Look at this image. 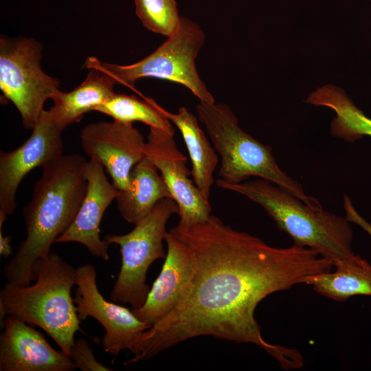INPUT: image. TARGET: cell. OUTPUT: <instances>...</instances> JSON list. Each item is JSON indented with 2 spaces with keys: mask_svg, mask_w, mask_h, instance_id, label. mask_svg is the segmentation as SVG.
<instances>
[{
  "mask_svg": "<svg viewBox=\"0 0 371 371\" xmlns=\"http://www.w3.org/2000/svg\"><path fill=\"white\" fill-rule=\"evenodd\" d=\"M145 155L159 171L172 199L179 208V223H202L211 215L212 207L194 183L187 159L176 144L174 135L161 128L150 127Z\"/></svg>",
  "mask_w": 371,
  "mask_h": 371,
  "instance_id": "30bf717a",
  "label": "cell"
},
{
  "mask_svg": "<svg viewBox=\"0 0 371 371\" xmlns=\"http://www.w3.org/2000/svg\"><path fill=\"white\" fill-rule=\"evenodd\" d=\"M164 240L168 251L161 270L144 305L131 309L138 319L150 327L176 306L194 271V255L187 244L170 231Z\"/></svg>",
  "mask_w": 371,
  "mask_h": 371,
  "instance_id": "5bb4252c",
  "label": "cell"
},
{
  "mask_svg": "<svg viewBox=\"0 0 371 371\" xmlns=\"http://www.w3.org/2000/svg\"><path fill=\"white\" fill-rule=\"evenodd\" d=\"M306 102L333 109L336 116L330 125L333 137L354 142L364 135L371 136V119L347 96L345 91L327 85L311 92Z\"/></svg>",
  "mask_w": 371,
  "mask_h": 371,
  "instance_id": "d6986e66",
  "label": "cell"
},
{
  "mask_svg": "<svg viewBox=\"0 0 371 371\" xmlns=\"http://www.w3.org/2000/svg\"><path fill=\"white\" fill-rule=\"evenodd\" d=\"M10 240L11 237L4 236L2 234V228H0V254L4 258H8L12 254Z\"/></svg>",
  "mask_w": 371,
  "mask_h": 371,
  "instance_id": "cb8c5ba5",
  "label": "cell"
},
{
  "mask_svg": "<svg viewBox=\"0 0 371 371\" xmlns=\"http://www.w3.org/2000/svg\"><path fill=\"white\" fill-rule=\"evenodd\" d=\"M0 371H73L71 357L52 348L33 326L7 315L1 321Z\"/></svg>",
  "mask_w": 371,
  "mask_h": 371,
  "instance_id": "4fadbf2b",
  "label": "cell"
},
{
  "mask_svg": "<svg viewBox=\"0 0 371 371\" xmlns=\"http://www.w3.org/2000/svg\"><path fill=\"white\" fill-rule=\"evenodd\" d=\"M86 68L89 69L87 76L79 86L68 93L57 89L50 98L54 106L48 111L63 130L80 122L85 113L95 111L115 93L117 82L112 76L95 66Z\"/></svg>",
  "mask_w": 371,
  "mask_h": 371,
  "instance_id": "2e32d148",
  "label": "cell"
},
{
  "mask_svg": "<svg viewBox=\"0 0 371 371\" xmlns=\"http://www.w3.org/2000/svg\"><path fill=\"white\" fill-rule=\"evenodd\" d=\"M135 14L144 27L166 36L178 28L181 16L175 0H134Z\"/></svg>",
  "mask_w": 371,
  "mask_h": 371,
  "instance_id": "7402d4cb",
  "label": "cell"
},
{
  "mask_svg": "<svg viewBox=\"0 0 371 371\" xmlns=\"http://www.w3.org/2000/svg\"><path fill=\"white\" fill-rule=\"evenodd\" d=\"M96 277L95 269L91 264L77 268L74 302L81 322L91 317L103 326L102 348L116 357L122 350L129 349L137 334L150 326L138 319L131 309L106 300L98 290Z\"/></svg>",
  "mask_w": 371,
  "mask_h": 371,
  "instance_id": "8fae6325",
  "label": "cell"
},
{
  "mask_svg": "<svg viewBox=\"0 0 371 371\" xmlns=\"http://www.w3.org/2000/svg\"><path fill=\"white\" fill-rule=\"evenodd\" d=\"M158 171L146 157L133 168L128 188L120 191L115 199L120 214L127 222L137 224L160 200L172 198Z\"/></svg>",
  "mask_w": 371,
  "mask_h": 371,
  "instance_id": "ac0fdd59",
  "label": "cell"
},
{
  "mask_svg": "<svg viewBox=\"0 0 371 371\" xmlns=\"http://www.w3.org/2000/svg\"><path fill=\"white\" fill-rule=\"evenodd\" d=\"M43 47L33 38H0V89L18 109L25 129H33L59 81L41 66Z\"/></svg>",
  "mask_w": 371,
  "mask_h": 371,
  "instance_id": "ba28073f",
  "label": "cell"
},
{
  "mask_svg": "<svg viewBox=\"0 0 371 371\" xmlns=\"http://www.w3.org/2000/svg\"><path fill=\"white\" fill-rule=\"evenodd\" d=\"M334 272L306 277L304 284L319 294L344 302L355 295L371 296V265L359 256L354 260L335 267Z\"/></svg>",
  "mask_w": 371,
  "mask_h": 371,
  "instance_id": "ffe728a7",
  "label": "cell"
},
{
  "mask_svg": "<svg viewBox=\"0 0 371 371\" xmlns=\"http://www.w3.org/2000/svg\"><path fill=\"white\" fill-rule=\"evenodd\" d=\"M80 139L84 153L104 166L113 185L126 190L133 168L146 157L144 136L133 122L90 123L81 130Z\"/></svg>",
  "mask_w": 371,
  "mask_h": 371,
  "instance_id": "7c38bea8",
  "label": "cell"
},
{
  "mask_svg": "<svg viewBox=\"0 0 371 371\" xmlns=\"http://www.w3.org/2000/svg\"><path fill=\"white\" fill-rule=\"evenodd\" d=\"M178 213L176 202L165 198L130 232L104 236L105 241L120 246L122 256L120 270L110 294L113 302L130 304L131 309L144 305L150 289L146 284L147 271L154 261L166 258L163 240L168 232L166 223Z\"/></svg>",
  "mask_w": 371,
  "mask_h": 371,
  "instance_id": "52a82bcc",
  "label": "cell"
},
{
  "mask_svg": "<svg viewBox=\"0 0 371 371\" xmlns=\"http://www.w3.org/2000/svg\"><path fill=\"white\" fill-rule=\"evenodd\" d=\"M157 103L150 98L139 100L135 95L114 93L96 109V111L112 117L114 120L143 122L150 127L161 128L171 134L175 129L171 122L159 111Z\"/></svg>",
  "mask_w": 371,
  "mask_h": 371,
  "instance_id": "44dd1931",
  "label": "cell"
},
{
  "mask_svg": "<svg viewBox=\"0 0 371 371\" xmlns=\"http://www.w3.org/2000/svg\"><path fill=\"white\" fill-rule=\"evenodd\" d=\"M196 112L221 157L219 179L238 183L251 176L258 177L278 185L311 207L323 208L317 199L306 195L302 185L280 168L269 146L239 126L237 117L227 104L200 102Z\"/></svg>",
  "mask_w": 371,
  "mask_h": 371,
  "instance_id": "5b68a950",
  "label": "cell"
},
{
  "mask_svg": "<svg viewBox=\"0 0 371 371\" xmlns=\"http://www.w3.org/2000/svg\"><path fill=\"white\" fill-rule=\"evenodd\" d=\"M170 231L192 250L193 276L176 306L136 335L128 349L133 357L124 364L151 359L189 339L207 335L254 344L285 370L302 368L299 350L263 338L255 310L269 295L330 271L332 263L308 247L271 246L212 214L204 222L178 223Z\"/></svg>",
  "mask_w": 371,
  "mask_h": 371,
  "instance_id": "6da1fadb",
  "label": "cell"
},
{
  "mask_svg": "<svg viewBox=\"0 0 371 371\" xmlns=\"http://www.w3.org/2000/svg\"><path fill=\"white\" fill-rule=\"evenodd\" d=\"M63 128L44 110L30 137L19 148L0 153V227L16 207V193L24 177L63 155Z\"/></svg>",
  "mask_w": 371,
  "mask_h": 371,
  "instance_id": "9c48e42d",
  "label": "cell"
},
{
  "mask_svg": "<svg viewBox=\"0 0 371 371\" xmlns=\"http://www.w3.org/2000/svg\"><path fill=\"white\" fill-rule=\"evenodd\" d=\"M87 161L78 154L62 155L43 167L32 199L23 210L27 236L3 267L7 282L27 286L36 278L40 260L73 223L87 188Z\"/></svg>",
  "mask_w": 371,
  "mask_h": 371,
  "instance_id": "7a4b0ae2",
  "label": "cell"
},
{
  "mask_svg": "<svg viewBox=\"0 0 371 371\" xmlns=\"http://www.w3.org/2000/svg\"><path fill=\"white\" fill-rule=\"evenodd\" d=\"M205 34L194 21L181 16L178 28L155 51L128 65L102 63L87 58L84 67L95 66L112 76L117 84L134 89L135 82L144 77L169 80L186 87L200 102L214 104V98L200 78L195 60L205 41Z\"/></svg>",
  "mask_w": 371,
  "mask_h": 371,
  "instance_id": "8992f818",
  "label": "cell"
},
{
  "mask_svg": "<svg viewBox=\"0 0 371 371\" xmlns=\"http://www.w3.org/2000/svg\"><path fill=\"white\" fill-rule=\"evenodd\" d=\"M159 111L179 130L186 145L192 164L194 183L207 201L214 183V172L218 164V153L200 127L197 118L185 106L171 113L157 104Z\"/></svg>",
  "mask_w": 371,
  "mask_h": 371,
  "instance_id": "e0dca14e",
  "label": "cell"
},
{
  "mask_svg": "<svg viewBox=\"0 0 371 371\" xmlns=\"http://www.w3.org/2000/svg\"><path fill=\"white\" fill-rule=\"evenodd\" d=\"M216 183L259 204L295 245L316 251L333 266L357 258L352 249V228L346 217L311 207L278 185L261 178L238 183L218 179Z\"/></svg>",
  "mask_w": 371,
  "mask_h": 371,
  "instance_id": "3957f363",
  "label": "cell"
},
{
  "mask_svg": "<svg viewBox=\"0 0 371 371\" xmlns=\"http://www.w3.org/2000/svg\"><path fill=\"white\" fill-rule=\"evenodd\" d=\"M368 233L369 235L371 236V227H370V228L368 229Z\"/></svg>",
  "mask_w": 371,
  "mask_h": 371,
  "instance_id": "d4e9b609",
  "label": "cell"
},
{
  "mask_svg": "<svg viewBox=\"0 0 371 371\" xmlns=\"http://www.w3.org/2000/svg\"><path fill=\"white\" fill-rule=\"evenodd\" d=\"M76 368L81 371H111L112 369L99 362L95 357L93 348L84 338L74 341L70 350Z\"/></svg>",
  "mask_w": 371,
  "mask_h": 371,
  "instance_id": "603a6c76",
  "label": "cell"
},
{
  "mask_svg": "<svg viewBox=\"0 0 371 371\" xmlns=\"http://www.w3.org/2000/svg\"><path fill=\"white\" fill-rule=\"evenodd\" d=\"M76 276L77 268L50 253L38 261L33 284L5 283L0 292L1 321L12 315L41 328L70 356L76 333L82 332L71 296Z\"/></svg>",
  "mask_w": 371,
  "mask_h": 371,
  "instance_id": "277c9868",
  "label": "cell"
},
{
  "mask_svg": "<svg viewBox=\"0 0 371 371\" xmlns=\"http://www.w3.org/2000/svg\"><path fill=\"white\" fill-rule=\"evenodd\" d=\"M86 177L87 192L80 210L71 225L56 243H80L93 256L108 260L110 243L100 238V224L120 190L107 179L104 166L95 159L87 161Z\"/></svg>",
  "mask_w": 371,
  "mask_h": 371,
  "instance_id": "9a60e30c",
  "label": "cell"
}]
</instances>
